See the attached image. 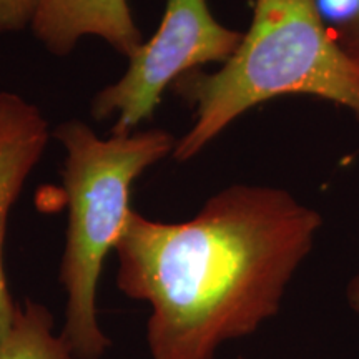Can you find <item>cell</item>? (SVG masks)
Instances as JSON below:
<instances>
[{
  "mask_svg": "<svg viewBox=\"0 0 359 359\" xmlns=\"http://www.w3.org/2000/svg\"><path fill=\"white\" fill-rule=\"evenodd\" d=\"M321 226L311 206L262 185L224 188L183 223L130 213L116 283L150 304L154 359H213L276 316Z\"/></svg>",
  "mask_w": 359,
  "mask_h": 359,
  "instance_id": "obj_1",
  "label": "cell"
},
{
  "mask_svg": "<svg viewBox=\"0 0 359 359\" xmlns=\"http://www.w3.org/2000/svg\"><path fill=\"white\" fill-rule=\"evenodd\" d=\"M195 109L173 156L187 161L255 107L285 95L334 103L359 120V67L323 25L314 0H255L236 52L213 74L195 70L172 85Z\"/></svg>",
  "mask_w": 359,
  "mask_h": 359,
  "instance_id": "obj_2",
  "label": "cell"
},
{
  "mask_svg": "<svg viewBox=\"0 0 359 359\" xmlns=\"http://www.w3.org/2000/svg\"><path fill=\"white\" fill-rule=\"evenodd\" d=\"M65 147L64 180L69 203L60 283L67 291L62 333L77 359H98L109 339L97 321V286L103 263L127 226L132 185L148 167L173 155L177 140L163 130L111 135L109 140L79 120L55 130Z\"/></svg>",
  "mask_w": 359,
  "mask_h": 359,
  "instance_id": "obj_3",
  "label": "cell"
},
{
  "mask_svg": "<svg viewBox=\"0 0 359 359\" xmlns=\"http://www.w3.org/2000/svg\"><path fill=\"white\" fill-rule=\"evenodd\" d=\"M241 40L243 32L219 24L206 0H167L156 34L130 57L123 77L93 98V118L116 115L111 135L133 133L151 118L165 90L206 64L223 65Z\"/></svg>",
  "mask_w": 359,
  "mask_h": 359,
  "instance_id": "obj_4",
  "label": "cell"
},
{
  "mask_svg": "<svg viewBox=\"0 0 359 359\" xmlns=\"http://www.w3.org/2000/svg\"><path fill=\"white\" fill-rule=\"evenodd\" d=\"M47 142L48 125L37 107L15 93L0 92V344L7 338L17 313L2 266L8 213Z\"/></svg>",
  "mask_w": 359,
  "mask_h": 359,
  "instance_id": "obj_5",
  "label": "cell"
},
{
  "mask_svg": "<svg viewBox=\"0 0 359 359\" xmlns=\"http://www.w3.org/2000/svg\"><path fill=\"white\" fill-rule=\"evenodd\" d=\"M30 25L55 55H67L85 35L103 39L128 58L143 45L128 0H40Z\"/></svg>",
  "mask_w": 359,
  "mask_h": 359,
  "instance_id": "obj_6",
  "label": "cell"
},
{
  "mask_svg": "<svg viewBox=\"0 0 359 359\" xmlns=\"http://www.w3.org/2000/svg\"><path fill=\"white\" fill-rule=\"evenodd\" d=\"M64 336L53 333V320L42 304L17 308L7 338L0 344V359H74Z\"/></svg>",
  "mask_w": 359,
  "mask_h": 359,
  "instance_id": "obj_7",
  "label": "cell"
},
{
  "mask_svg": "<svg viewBox=\"0 0 359 359\" xmlns=\"http://www.w3.org/2000/svg\"><path fill=\"white\" fill-rule=\"evenodd\" d=\"M323 25L346 53L359 34V0H314Z\"/></svg>",
  "mask_w": 359,
  "mask_h": 359,
  "instance_id": "obj_8",
  "label": "cell"
},
{
  "mask_svg": "<svg viewBox=\"0 0 359 359\" xmlns=\"http://www.w3.org/2000/svg\"><path fill=\"white\" fill-rule=\"evenodd\" d=\"M40 0H0V34L19 32L32 24Z\"/></svg>",
  "mask_w": 359,
  "mask_h": 359,
  "instance_id": "obj_9",
  "label": "cell"
},
{
  "mask_svg": "<svg viewBox=\"0 0 359 359\" xmlns=\"http://www.w3.org/2000/svg\"><path fill=\"white\" fill-rule=\"evenodd\" d=\"M346 298L349 306L353 308V311L359 314V269L358 273L351 278L348 288H346Z\"/></svg>",
  "mask_w": 359,
  "mask_h": 359,
  "instance_id": "obj_10",
  "label": "cell"
},
{
  "mask_svg": "<svg viewBox=\"0 0 359 359\" xmlns=\"http://www.w3.org/2000/svg\"><path fill=\"white\" fill-rule=\"evenodd\" d=\"M346 55H348L349 58H351L354 64H356V65L359 67V34H358V37L354 39V42L348 47Z\"/></svg>",
  "mask_w": 359,
  "mask_h": 359,
  "instance_id": "obj_11",
  "label": "cell"
}]
</instances>
